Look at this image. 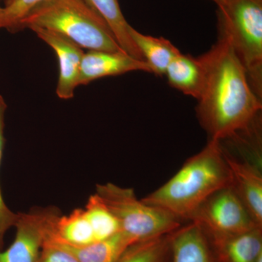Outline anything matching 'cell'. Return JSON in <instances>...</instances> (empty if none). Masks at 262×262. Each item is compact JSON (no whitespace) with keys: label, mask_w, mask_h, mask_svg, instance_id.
<instances>
[{"label":"cell","mask_w":262,"mask_h":262,"mask_svg":"<svg viewBox=\"0 0 262 262\" xmlns=\"http://www.w3.org/2000/svg\"><path fill=\"white\" fill-rule=\"evenodd\" d=\"M48 0H12L3 8V29L18 32L19 24L33 9Z\"/></svg>","instance_id":"cell-21"},{"label":"cell","mask_w":262,"mask_h":262,"mask_svg":"<svg viewBox=\"0 0 262 262\" xmlns=\"http://www.w3.org/2000/svg\"><path fill=\"white\" fill-rule=\"evenodd\" d=\"M46 238L74 247L97 242L85 211L81 208L74 210L68 215L58 213L51 222Z\"/></svg>","instance_id":"cell-14"},{"label":"cell","mask_w":262,"mask_h":262,"mask_svg":"<svg viewBox=\"0 0 262 262\" xmlns=\"http://www.w3.org/2000/svg\"><path fill=\"white\" fill-rule=\"evenodd\" d=\"M8 105L4 97L0 95V167H1L2 159H3V150L5 146V116ZM18 213H15L11 211L5 204L2 194L1 186H0V251L4 246V238L5 234L8 229L12 227H15L18 219Z\"/></svg>","instance_id":"cell-20"},{"label":"cell","mask_w":262,"mask_h":262,"mask_svg":"<svg viewBox=\"0 0 262 262\" xmlns=\"http://www.w3.org/2000/svg\"><path fill=\"white\" fill-rule=\"evenodd\" d=\"M3 29V8L0 7V29Z\"/></svg>","instance_id":"cell-23"},{"label":"cell","mask_w":262,"mask_h":262,"mask_svg":"<svg viewBox=\"0 0 262 262\" xmlns=\"http://www.w3.org/2000/svg\"><path fill=\"white\" fill-rule=\"evenodd\" d=\"M217 5L219 35L233 48L262 100V0H221Z\"/></svg>","instance_id":"cell-4"},{"label":"cell","mask_w":262,"mask_h":262,"mask_svg":"<svg viewBox=\"0 0 262 262\" xmlns=\"http://www.w3.org/2000/svg\"><path fill=\"white\" fill-rule=\"evenodd\" d=\"M206 234L217 262H256L262 255L261 227L230 235Z\"/></svg>","instance_id":"cell-12"},{"label":"cell","mask_w":262,"mask_h":262,"mask_svg":"<svg viewBox=\"0 0 262 262\" xmlns=\"http://www.w3.org/2000/svg\"><path fill=\"white\" fill-rule=\"evenodd\" d=\"M59 213L55 207L18 213L14 241L5 251H0V262H39L48 229Z\"/></svg>","instance_id":"cell-7"},{"label":"cell","mask_w":262,"mask_h":262,"mask_svg":"<svg viewBox=\"0 0 262 262\" xmlns=\"http://www.w3.org/2000/svg\"><path fill=\"white\" fill-rule=\"evenodd\" d=\"M256 262H262V255L258 257L257 261Z\"/></svg>","instance_id":"cell-24"},{"label":"cell","mask_w":262,"mask_h":262,"mask_svg":"<svg viewBox=\"0 0 262 262\" xmlns=\"http://www.w3.org/2000/svg\"><path fill=\"white\" fill-rule=\"evenodd\" d=\"M32 31L56 53L59 70L57 96L62 100L72 99L79 86L81 63L84 53L82 48L58 33L43 29Z\"/></svg>","instance_id":"cell-8"},{"label":"cell","mask_w":262,"mask_h":262,"mask_svg":"<svg viewBox=\"0 0 262 262\" xmlns=\"http://www.w3.org/2000/svg\"><path fill=\"white\" fill-rule=\"evenodd\" d=\"M206 73L196 115L211 139L224 141L261 116L262 100L253 92L244 66L227 39L203 54Z\"/></svg>","instance_id":"cell-1"},{"label":"cell","mask_w":262,"mask_h":262,"mask_svg":"<svg viewBox=\"0 0 262 262\" xmlns=\"http://www.w3.org/2000/svg\"><path fill=\"white\" fill-rule=\"evenodd\" d=\"M53 242L73 254L79 262H117L127 248L136 244L135 241L122 232L110 238L82 247H74L56 241Z\"/></svg>","instance_id":"cell-17"},{"label":"cell","mask_w":262,"mask_h":262,"mask_svg":"<svg viewBox=\"0 0 262 262\" xmlns=\"http://www.w3.org/2000/svg\"><path fill=\"white\" fill-rule=\"evenodd\" d=\"M96 194L118 221L121 232L136 243L171 233L182 226L175 215L138 199L131 188L97 184Z\"/></svg>","instance_id":"cell-5"},{"label":"cell","mask_w":262,"mask_h":262,"mask_svg":"<svg viewBox=\"0 0 262 262\" xmlns=\"http://www.w3.org/2000/svg\"><path fill=\"white\" fill-rule=\"evenodd\" d=\"M135 71L151 73L146 61L134 58L125 52L89 51L84 53L81 63L78 85H86L98 79Z\"/></svg>","instance_id":"cell-9"},{"label":"cell","mask_w":262,"mask_h":262,"mask_svg":"<svg viewBox=\"0 0 262 262\" xmlns=\"http://www.w3.org/2000/svg\"><path fill=\"white\" fill-rule=\"evenodd\" d=\"M12 1V0H8V2H7V3H9V2Z\"/></svg>","instance_id":"cell-27"},{"label":"cell","mask_w":262,"mask_h":262,"mask_svg":"<svg viewBox=\"0 0 262 262\" xmlns=\"http://www.w3.org/2000/svg\"><path fill=\"white\" fill-rule=\"evenodd\" d=\"M23 29L58 33L89 51H124L106 22L84 0H48L22 19L18 31Z\"/></svg>","instance_id":"cell-3"},{"label":"cell","mask_w":262,"mask_h":262,"mask_svg":"<svg viewBox=\"0 0 262 262\" xmlns=\"http://www.w3.org/2000/svg\"><path fill=\"white\" fill-rule=\"evenodd\" d=\"M170 262H217L211 241L196 222L170 234Z\"/></svg>","instance_id":"cell-11"},{"label":"cell","mask_w":262,"mask_h":262,"mask_svg":"<svg viewBox=\"0 0 262 262\" xmlns=\"http://www.w3.org/2000/svg\"><path fill=\"white\" fill-rule=\"evenodd\" d=\"M191 222L208 234L230 235L261 227L253 220L232 186L217 191L199 207Z\"/></svg>","instance_id":"cell-6"},{"label":"cell","mask_w":262,"mask_h":262,"mask_svg":"<svg viewBox=\"0 0 262 262\" xmlns=\"http://www.w3.org/2000/svg\"><path fill=\"white\" fill-rule=\"evenodd\" d=\"M84 210L97 242L121 232L118 221L96 193L90 196Z\"/></svg>","instance_id":"cell-19"},{"label":"cell","mask_w":262,"mask_h":262,"mask_svg":"<svg viewBox=\"0 0 262 262\" xmlns=\"http://www.w3.org/2000/svg\"><path fill=\"white\" fill-rule=\"evenodd\" d=\"M106 22L119 46L127 54L144 61L130 37V28L120 9L118 0H84Z\"/></svg>","instance_id":"cell-16"},{"label":"cell","mask_w":262,"mask_h":262,"mask_svg":"<svg viewBox=\"0 0 262 262\" xmlns=\"http://www.w3.org/2000/svg\"><path fill=\"white\" fill-rule=\"evenodd\" d=\"M130 37L141 52L144 61L151 69V73L158 76L165 75L170 62L181 52L168 39L145 35L130 27Z\"/></svg>","instance_id":"cell-15"},{"label":"cell","mask_w":262,"mask_h":262,"mask_svg":"<svg viewBox=\"0 0 262 262\" xmlns=\"http://www.w3.org/2000/svg\"><path fill=\"white\" fill-rule=\"evenodd\" d=\"M206 73L203 55L193 57L181 53L170 62L164 75L172 88L198 100L204 86Z\"/></svg>","instance_id":"cell-13"},{"label":"cell","mask_w":262,"mask_h":262,"mask_svg":"<svg viewBox=\"0 0 262 262\" xmlns=\"http://www.w3.org/2000/svg\"><path fill=\"white\" fill-rule=\"evenodd\" d=\"M221 142V141H220ZM222 144V143H221ZM224 156L230 170L232 187L256 224L262 227V176L258 165L234 158L224 148Z\"/></svg>","instance_id":"cell-10"},{"label":"cell","mask_w":262,"mask_h":262,"mask_svg":"<svg viewBox=\"0 0 262 262\" xmlns=\"http://www.w3.org/2000/svg\"><path fill=\"white\" fill-rule=\"evenodd\" d=\"M213 1H214L215 3H216V4H218V3H220L221 0H213Z\"/></svg>","instance_id":"cell-25"},{"label":"cell","mask_w":262,"mask_h":262,"mask_svg":"<svg viewBox=\"0 0 262 262\" xmlns=\"http://www.w3.org/2000/svg\"><path fill=\"white\" fill-rule=\"evenodd\" d=\"M171 233L131 245L117 262H170Z\"/></svg>","instance_id":"cell-18"},{"label":"cell","mask_w":262,"mask_h":262,"mask_svg":"<svg viewBox=\"0 0 262 262\" xmlns=\"http://www.w3.org/2000/svg\"><path fill=\"white\" fill-rule=\"evenodd\" d=\"M232 184L220 141L210 139L206 147L189 158L168 182L141 201L180 220H191L209 196Z\"/></svg>","instance_id":"cell-2"},{"label":"cell","mask_w":262,"mask_h":262,"mask_svg":"<svg viewBox=\"0 0 262 262\" xmlns=\"http://www.w3.org/2000/svg\"><path fill=\"white\" fill-rule=\"evenodd\" d=\"M39 262H79L73 254L51 239H45Z\"/></svg>","instance_id":"cell-22"},{"label":"cell","mask_w":262,"mask_h":262,"mask_svg":"<svg viewBox=\"0 0 262 262\" xmlns=\"http://www.w3.org/2000/svg\"><path fill=\"white\" fill-rule=\"evenodd\" d=\"M1 1H4V0H0V2H1ZM5 1L8 2V0H5Z\"/></svg>","instance_id":"cell-26"}]
</instances>
